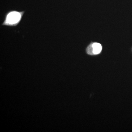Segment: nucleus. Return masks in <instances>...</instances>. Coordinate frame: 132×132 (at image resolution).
Here are the masks:
<instances>
[{
  "mask_svg": "<svg viewBox=\"0 0 132 132\" xmlns=\"http://www.w3.org/2000/svg\"><path fill=\"white\" fill-rule=\"evenodd\" d=\"M86 52L87 54L90 55H94L93 53L92 43L90 44L86 49Z\"/></svg>",
  "mask_w": 132,
  "mask_h": 132,
  "instance_id": "3",
  "label": "nucleus"
},
{
  "mask_svg": "<svg viewBox=\"0 0 132 132\" xmlns=\"http://www.w3.org/2000/svg\"><path fill=\"white\" fill-rule=\"evenodd\" d=\"M22 12L13 11L7 15L3 24L7 25H14L19 22L22 17Z\"/></svg>",
  "mask_w": 132,
  "mask_h": 132,
  "instance_id": "1",
  "label": "nucleus"
},
{
  "mask_svg": "<svg viewBox=\"0 0 132 132\" xmlns=\"http://www.w3.org/2000/svg\"><path fill=\"white\" fill-rule=\"evenodd\" d=\"M93 51L94 55L99 54L102 50V46L100 44L98 43H92Z\"/></svg>",
  "mask_w": 132,
  "mask_h": 132,
  "instance_id": "2",
  "label": "nucleus"
}]
</instances>
